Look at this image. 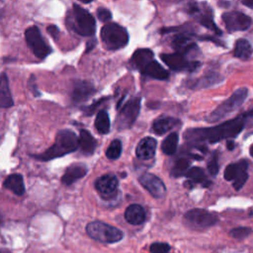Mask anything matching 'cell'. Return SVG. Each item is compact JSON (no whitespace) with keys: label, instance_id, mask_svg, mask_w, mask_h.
I'll return each instance as SVG.
<instances>
[{"label":"cell","instance_id":"obj_42","mask_svg":"<svg viewBox=\"0 0 253 253\" xmlns=\"http://www.w3.org/2000/svg\"><path fill=\"white\" fill-rule=\"evenodd\" d=\"M249 152H250V155L253 157V144H251V146L249 148Z\"/></svg>","mask_w":253,"mask_h":253},{"label":"cell","instance_id":"obj_18","mask_svg":"<svg viewBox=\"0 0 253 253\" xmlns=\"http://www.w3.org/2000/svg\"><path fill=\"white\" fill-rule=\"evenodd\" d=\"M87 173V168L83 164H72L64 172L61 177V182L65 186H69L77 180L84 177Z\"/></svg>","mask_w":253,"mask_h":253},{"label":"cell","instance_id":"obj_19","mask_svg":"<svg viewBox=\"0 0 253 253\" xmlns=\"http://www.w3.org/2000/svg\"><path fill=\"white\" fill-rule=\"evenodd\" d=\"M145 217H146L145 211L138 204L129 205L125 211L126 220L132 225L141 224L145 220Z\"/></svg>","mask_w":253,"mask_h":253},{"label":"cell","instance_id":"obj_8","mask_svg":"<svg viewBox=\"0 0 253 253\" xmlns=\"http://www.w3.org/2000/svg\"><path fill=\"white\" fill-rule=\"evenodd\" d=\"M25 39L28 46L39 58H44L52 51L51 47L43 40L38 27L33 26L26 30Z\"/></svg>","mask_w":253,"mask_h":253},{"label":"cell","instance_id":"obj_36","mask_svg":"<svg viewBox=\"0 0 253 253\" xmlns=\"http://www.w3.org/2000/svg\"><path fill=\"white\" fill-rule=\"evenodd\" d=\"M208 170L211 175H216L218 172V160H217V153L214 152L208 162Z\"/></svg>","mask_w":253,"mask_h":253},{"label":"cell","instance_id":"obj_27","mask_svg":"<svg viewBox=\"0 0 253 253\" xmlns=\"http://www.w3.org/2000/svg\"><path fill=\"white\" fill-rule=\"evenodd\" d=\"M252 54V46L250 42L245 39H239L234 45V56L246 60Z\"/></svg>","mask_w":253,"mask_h":253},{"label":"cell","instance_id":"obj_9","mask_svg":"<svg viewBox=\"0 0 253 253\" xmlns=\"http://www.w3.org/2000/svg\"><path fill=\"white\" fill-rule=\"evenodd\" d=\"M188 13L194 16L197 21L204 26L205 28L212 31L214 34L220 36L222 33L218 29V27L213 22L212 18V12L211 9L207 5V3H203L202 6H200L197 2H191L188 5Z\"/></svg>","mask_w":253,"mask_h":253},{"label":"cell","instance_id":"obj_10","mask_svg":"<svg viewBox=\"0 0 253 253\" xmlns=\"http://www.w3.org/2000/svg\"><path fill=\"white\" fill-rule=\"evenodd\" d=\"M248 162L246 160H240L236 163H231L226 166L224 170V179L227 181H233V188L239 191L248 179L247 174Z\"/></svg>","mask_w":253,"mask_h":253},{"label":"cell","instance_id":"obj_37","mask_svg":"<svg viewBox=\"0 0 253 253\" xmlns=\"http://www.w3.org/2000/svg\"><path fill=\"white\" fill-rule=\"evenodd\" d=\"M97 16L102 22H107L112 19L111 12L106 8H99L97 10Z\"/></svg>","mask_w":253,"mask_h":253},{"label":"cell","instance_id":"obj_43","mask_svg":"<svg viewBox=\"0 0 253 253\" xmlns=\"http://www.w3.org/2000/svg\"><path fill=\"white\" fill-rule=\"evenodd\" d=\"M80 2H82V3H90L91 1H93V0H79Z\"/></svg>","mask_w":253,"mask_h":253},{"label":"cell","instance_id":"obj_41","mask_svg":"<svg viewBox=\"0 0 253 253\" xmlns=\"http://www.w3.org/2000/svg\"><path fill=\"white\" fill-rule=\"evenodd\" d=\"M246 113H247V116H248V117H253V109L250 110V111H248V112H246Z\"/></svg>","mask_w":253,"mask_h":253},{"label":"cell","instance_id":"obj_30","mask_svg":"<svg viewBox=\"0 0 253 253\" xmlns=\"http://www.w3.org/2000/svg\"><path fill=\"white\" fill-rule=\"evenodd\" d=\"M191 183H200L203 184V186H208L210 184V181L206 179L205 172L200 167H192L190 168L186 175H185Z\"/></svg>","mask_w":253,"mask_h":253},{"label":"cell","instance_id":"obj_39","mask_svg":"<svg viewBox=\"0 0 253 253\" xmlns=\"http://www.w3.org/2000/svg\"><path fill=\"white\" fill-rule=\"evenodd\" d=\"M241 2L250 9H253V0H241Z\"/></svg>","mask_w":253,"mask_h":253},{"label":"cell","instance_id":"obj_17","mask_svg":"<svg viewBox=\"0 0 253 253\" xmlns=\"http://www.w3.org/2000/svg\"><path fill=\"white\" fill-rule=\"evenodd\" d=\"M156 145H157V142L153 137L147 136V137L142 138L138 142V144L135 148L136 157L139 159H142V160L151 159L155 154Z\"/></svg>","mask_w":253,"mask_h":253},{"label":"cell","instance_id":"obj_15","mask_svg":"<svg viewBox=\"0 0 253 253\" xmlns=\"http://www.w3.org/2000/svg\"><path fill=\"white\" fill-rule=\"evenodd\" d=\"M141 186L156 199H161L166 194V187L163 181L151 173H144L138 178Z\"/></svg>","mask_w":253,"mask_h":253},{"label":"cell","instance_id":"obj_23","mask_svg":"<svg viewBox=\"0 0 253 253\" xmlns=\"http://www.w3.org/2000/svg\"><path fill=\"white\" fill-rule=\"evenodd\" d=\"M79 140V148L81 152L85 155H91L95 151L97 142L92 134L86 129L80 130V135L78 137Z\"/></svg>","mask_w":253,"mask_h":253},{"label":"cell","instance_id":"obj_6","mask_svg":"<svg viewBox=\"0 0 253 253\" xmlns=\"http://www.w3.org/2000/svg\"><path fill=\"white\" fill-rule=\"evenodd\" d=\"M73 30L84 37H91L96 31V22L94 17L79 5L73 6Z\"/></svg>","mask_w":253,"mask_h":253},{"label":"cell","instance_id":"obj_29","mask_svg":"<svg viewBox=\"0 0 253 253\" xmlns=\"http://www.w3.org/2000/svg\"><path fill=\"white\" fill-rule=\"evenodd\" d=\"M110 118L106 111H100L95 119V127L97 131L101 134H106L110 130Z\"/></svg>","mask_w":253,"mask_h":253},{"label":"cell","instance_id":"obj_21","mask_svg":"<svg viewBox=\"0 0 253 253\" xmlns=\"http://www.w3.org/2000/svg\"><path fill=\"white\" fill-rule=\"evenodd\" d=\"M180 124V121L172 117H160L153 122L152 130L158 135H162L174 128Z\"/></svg>","mask_w":253,"mask_h":253},{"label":"cell","instance_id":"obj_34","mask_svg":"<svg viewBox=\"0 0 253 253\" xmlns=\"http://www.w3.org/2000/svg\"><path fill=\"white\" fill-rule=\"evenodd\" d=\"M252 232V229L250 227H245V226H239V227H235L233 229L230 230L229 234L236 238V239H244L246 238L248 235H250Z\"/></svg>","mask_w":253,"mask_h":253},{"label":"cell","instance_id":"obj_4","mask_svg":"<svg viewBox=\"0 0 253 253\" xmlns=\"http://www.w3.org/2000/svg\"><path fill=\"white\" fill-rule=\"evenodd\" d=\"M101 40L109 50H117L128 42L127 31L117 23H109L101 30Z\"/></svg>","mask_w":253,"mask_h":253},{"label":"cell","instance_id":"obj_11","mask_svg":"<svg viewBox=\"0 0 253 253\" xmlns=\"http://www.w3.org/2000/svg\"><path fill=\"white\" fill-rule=\"evenodd\" d=\"M140 110V98L135 97L128 100L122 107L118 117L119 128H128L135 122Z\"/></svg>","mask_w":253,"mask_h":253},{"label":"cell","instance_id":"obj_14","mask_svg":"<svg viewBox=\"0 0 253 253\" xmlns=\"http://www.w3.org/2000/svg\"><path fill=\"white\" fill-rule=\"evenodd\" d=\"M95 188L104 200H112L118 193L119 180L113 174H106L96 179Z\"/></svg>","mask_w":253,"mask_h":253},{"label":"cell","instance_id":"obj_12","mask_svg":"<svg viewBox=\"0 0 253 253\" xmlns=\"http://www.w3.org/2000/svg\"><path fill=\"white\" fill-rule=\"evenodd\" d=\"M160 58L174 71H194L201 65L199 61H188L186 55L180 52L162 53Z\"/></svg>","mask_w":253,"mask_h":253},{"label":"cell","instance_id":"obj_25","mask_svg":"<svg viewBox=\"0 0 253 253\" xmlns=\"http://www.w3.org/2000/svg\"><path fill=\"white\" fill-rule=\"evenodd\" d=\"M154 54L152 50L148 48H139L134 51L131 57V63L134 67L141 70L147 63L153 60Z\"/></svg>","mask_w":253,"mask_h":253},{"label":"cell","instance_id":"obj_1","mask_svg":"<svg viewBox=\"0 0 253 253\" xmlns=\"http://www.w3.org/2000/svg\"><path fill=\"white\" fill-rule=\"evenodd\" d=\"M247 118V114L244 113L237 118L231 119L214 126L190 128L186 130L184 137L190 142L209 143H215L222 139L233 138L242 131Z\"/></svg>","mask_w":253,"mask_h":253},{"label":"cell","instance_id":"obj_35","mask_svg":"<svg viewBox=\"0 0 253 253\" xmlns=\"http://www.w3.org/2000/svg\"><path fill=\"white\" fill-rule=\"evenodd\" d=\"M151 253H168L171 249L170 245L165 242H154L150 245Z\"/></svg>","mask_w":253,"mask_h":253},{"label":"cell","instance_id":"obj_38","mask_svg":"<svg viewBox=\"0 0 253 253\" xmlns=\"http://www.w3.org/2000/svg\"><path fill=\"white\" fill-rule=\"evenodd\" d=\"M47 32L53 37V38H55L56 36H57V34L59 33V31H58V29L55 27V26H48V28H47Z\"/></svg>","mask_w":253,"mask_h":253},{"label":"cell","instance_id":"obj_2","mask_svg":"<svg viewBox=\"0 0 253 253\" xmlns=\"http://www.w3.org/2000/svg\"><path fill=\"white\" fill-rule=\"evenodd\" d=\"M78 147L79 140L77 135L69 129H62L57 132L55 141L49 148L39 155H35L34 157L41 161H48L71 153Z\"/></svg>","mask_w":253,"mask_h":253},{"label":"cell","instance_id":"obj_32","mask_svg":"<svg viewBox=\"0 0 253 253\" xmlns=\"http://www.w3.org/2000/svg\"><path fill=\"white\" fill-rule=\"evenodd\" d=\"M221 80V78L217 75V74H210V75H206L203 78L196 80L194 85L192 86L193 88H205V87H209L212 84H215L217 82H219Z\"/></svg>","mask_w":253,"mask_h":253},{"label":"cell","instance_id":"obj_22","mask_svg":"<svg viewBox=\"0 0 253 253\" xmlns=\"http://www.w3.org/2000/svg\"><path fill=\"white\" fill-rule=\"evenodd\" d=\"M14 104L11 95L8 77L5 73L0 74V108H10Z\"/></svg>","mask_w":253,"mask_h":253},{"label":"cell","instance_id":"obj_7","mask_svg":"<svg viewBox=\"0 0 253 253\" xmlns=\"http://www.w3.org/2000/svg\"><path fill=\"white\" fill-rule=\"evenodd\" d=\"M185 223L193 229H205L214 225L218 221L215 213L203 209L188 211L184 215Z\"/></svg>","mask_w":253,"mask_h":253},{"label":"cell","instance_id":"obj_20","mask_svg":"<svg viewBox=\"0 0 253 253\" xmlns=\"http://www.w3.org/2000/svg\"><path fill=\"white\" fill-rule=\"evenodd\" d=\"M140 72L143 75L149 76L151 78L157 79V80H166L169 78V72L162 67L160 63H158L156 60H151L149 63H147Z\"/></svg>","mask_w":253,"mask_h":253},{"label":"cell","instance_id":"obj_26","mask_svg":"<svg viewBox=\"0 0 253 253\" xmlns=\"http://www.w3.org/2000/svg\"><path fill=\"white\" fill-rule=\"evenodd\" d=\"M172 46L176 52L186 54L192 48L196 47V43L193 42L191 37L185 35H178L172 41Z\"/></svg>","mask_w":253,"mask_h":253},{"label":"cell","instance_id":"obj_28","mask_svg":"<svg viewBox=\"0 0 253 253\" xmlns=\"http://www.w3.org/2000/svg\"><path fill=\"white\" fill-rule=\"evenodd\" d=\"M179 142V135L177 132H171L166 138L162 141L161 150L166 155H172L176 152Z\"/></svg>","mask_w":253,"mask_h":253},{"label":"cell","instance_id":"obj_13","mask_svg":"<svg viewBox=\"0 0 253 253\" xmlns=\"http://www.w3.org/2000/svg\"><path fill=\"white\" fill-rule=\"evenodd\" d=\"M222 20L226 30L230 33L245 31L251 26V18L238 11L224 13L222 15Z\"/></svg>","mask_w":253,"mask_h":253},{"label":"cell","instance_id":"obj_3","mask_svg":"<svg viewBox=\"0 0 253 253\" xmlns=\"http://www.w3.org/2000/svg\"><path fill=\"white\" fill-rule=\"evenodd\" d=\"M247 95H248L247 88L245 87L238 88L232 93V95L229 98H227L220 105H218V107L214 109L207 117V121L210 123H216L218 121H221L222 119L227 117L230 113L238 109L246 100Z\"/></svg>","mask_w":253,"mask_h":253},{"label":"cell","instance_id":"obj_24","mask_svg":"<svg viewBox=\"0 0 253 253\" xmlns=\"http://www.w3.org/2000/svg\"><path fill=\"white\" fill-rule=\"evenodd\" d=\"M3 186L9 190H11L15 195L17 196H22L25 193V184L24 180L21 174H11L9 175L4 183Z\"/></svg>","mask_w":253,"mask_h":253},{"label":"cell","instance_id":"obj_33","mask_svg":"<svg viewBox=\"0 0 253 253\" xmlns=\"http://www.w3.org/2000/svg\"><path fill=\"white\" fill-rule=\"evenodd\" d=\"M122 154V142L119 139L113 140L106 150V156L109 159H118Z\"/></svg>","mask_w":253,"mask_h":253},{"label":"cell","instance_id":"obj_31","mask_svg":"<svg viewBox=\"0 0 253 253\" xmlns=\"http://www.w3.org/2000/svg\"><path fill=\"white\" fill-rule=\"evenodd\" d=\"M190 161L187 159V158H179L172 170H171V175L174 176V177H180L182 175H186L187 171L190 169Z\"/></svg>","mask_w":253,"mask_h":253},{"label":"cell","instance_id":"obj_40","mask_svg":"<svg viewBox=\"0 0 253 253\" xmlns=\"http://www.w3.org/2000/svg\"><path fill=\"white\" fill-rule=\"evenodd\" d=\"M234 145H235V143H234V141H233V140H231V139L227 140L226 146H227V148H228L229 150H232V149L234 148Z\"/></svg>","mask_w":253,"mask_h":253},{"label":"cell","instance_id":"obj_16","mask_svg":"<svg viewBox=\"0 0 253 253\" xmlns=\"http://www.w3.org/2000/svg\"><path fill=\"white\" fill-rule=\"evenodd\" d=\"M95 89L93 85L87 81H75L71 89V98L73 102L80 103L87 100L93 93Z\"/></svg>","mask_w":253,"mask_h":253},{"label":"cell","instance_id":"obj_5","mask_svg":"<svg viewBox=\"0 0 253 253\" xmlns=\"http://www.w3.org/2000/svg\"><path fill=\"white\" fill-rule=\"evenodd\" d=\"M86 232L92 239L103 243H116L124 237V233L119 228L99 220L89 222Z\"/></svg>","mask_w":253,"mask_h":253}]
</instances>
